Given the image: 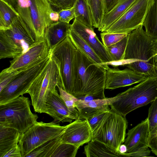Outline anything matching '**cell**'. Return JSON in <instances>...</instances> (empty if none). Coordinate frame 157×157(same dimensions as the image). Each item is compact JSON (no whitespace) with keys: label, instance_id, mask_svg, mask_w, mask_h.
<instances>
[{"label":"cell","instance_id":"1","mask_svg":"<svg viewBox=\"0 0 157 157\" xmlns=\"http://www.w3.org/2000/svg\"><path fill=\"white\" fill-rule=\"evenodd\" d=\"M143 26H140L128 34L123 59L125 61V66L128 68L147 77L152 76L156 43L147 35Z\"/></svg>","mask_w":157,"mask_h":157},{"label":"cell","instance_id":"2","mask_svg":"<svg viewBox=\"0 0 157 157\" xmlns=\"http://www.w3.org/2000/svg\"><path fill=\"white\" fill-rule=\"evenodd\" d=\"M157 97V78L153 76L113 97L109 106L111 109L126 117L136 109L152 102Z\"/></svg>","mask_w":157,"mask_h":157},{"label":"cell","instance_id":"3","mask_svg":"<svg viewBox=\"0 0 157 157\" xmlns=\"http://www.w3.org/2000/svg\"><path fill=\"white\" fill-rule=\"evenodd\" d=\"M30 106L29 98L23 95L0 104V125L24 133L37 122L38 117L32 113Z\"/></svg>","mask_w":157,"mask_h":157},{"label":"cell","instance_id":"4","mask_svg":"<svg viewBox=\"0 0 157 157\" xmlns=\"http://www.w3.org/2000/svg\"><path fill=\"white\" fill-rule=\"evenodd\" d=\"M53 10L48 0H18L16 8L36 41L44 39L45 29L53 23L50 14Z\"/></svg>","mask_w":157,"mask_h":157},{"label":"cell","instance_id":"5","mask_svg":"<svg viewBox=\"0 0 157 157\" xmlns=\"http://www.w3.org/2000/svg\"><path fill=\"white\" fill-rule=\"evenodd\" d=\"M128 125L126 117L110 109L92 130V140L103 142L118 152L124 141Z\"/></svg>","mask_w":157,"mask_h":157},{"label":"cell","instance_id":"6","mask_svg":"<svg viewBox=\"0 0 157 157\" xmlns=\"http://www.w3.org/2000/svg\"><path fill=\"white\" fill-rule=\"evenodd\" d=\"M60 83L58 68L51 58L48 65L27 92L30 96L32 104L36 112L46 113L45 104L48 98Z\"/></svg>","mask_w":157,"mask_h":157},{"label":"cell","instance_id":"7","mask_svg":"<svg viewBox=\"0 0 157 157\" xmlns=\"http://www.w3.org/2000/svg\"><path fill=\"white\" fill-rule=\"evenodd\" d=\"M50 55L21 70L13 79L0 92V104L27 93L34 82L48 64Z\"/></svg>","mask_w":157,"mask_h":157},{"label":"cell","instance_id":"8","mask_svg":"<svg viewBox=\"0 0 157 157\" xmlns=\"http://www.w3.org/2000/svg\"><path fill=\"white\" fill-rule=\"evenodd\" d=\"M67 125L61 126L54 122L45 123L37 122L22 134L18 144L22 157L45 142L61 136Z\"/></svg>","mask_w":157,"mask_h":157},{"label":"cell","instance_id":"9","mask_svg":"<svg viewBox=\"0 0 157 157\" xmlns=\"http://www.w3.org/2000/svg\"><path fill=\"white\" fill-rule=\"evenodd\" d=\"M76 50L68 35L50 50L51 58L57 65L59 71L60 83L58 86L71 94L73 61Z\"/></svg>","mask_w":157,"mask_h":157},{"label":"cell","instance_id":"10","mask_svg":"<svg viewBox=\"0 0 157 157\" xmlns=\"http://www.w3.org/2000/svg\"><path fill=\"white\" fill-rule=\"evenodd\" d=\"M154 0H136L126 12L104 32L128 34L143 25Z\"/></svg>","mask_w":157,"mask_h":157},{"label":"cell","instance_id":"11","mask_svg":"<svg viewBox=\"0 0 157 157\" xmlns=\"http://www.w3.org/2000/svg\"><path fill=\"white\" fill-rule=\"evenodd\" d=\"M50 54V50L46 41H36L25 52L10 61L9 67L5 69L8 72L18 71L26 68L46 57Z\"/></svg>","mask_w":157,"mask_h":157},{"label":"cell","instance_id":"12","mask_svg":"<svg viewBox=\"0 0 157 157\" xmlns=\"http://www.w3.org/2000/svg\"><path fill=\"white\" fill-rule=\"evenodd\" d=\"M106 69L105 89L113 90L129 86L140 82L148 77L128 68L120 70L108 66Z\"/></svg>","mask_w":157,"mask_h":157},{"label":"cell","instance_id":"13","mask_svg":"<svg viewBox=\"0 0 157 157\" xmlns=\"http://www.w3.org/2000/svg\"><path fill=\"white\" fill-rule=\"evenodd\" d=\"M71 28L84 39L103 63L113 61L106 47L99 39L93 27L87 26L75 18Z\"/></svg>","mask_w":157,"mask_h":157},{"label":"cell","instance_id":"14","mask_svg":"<svg viewBox=\"0 0 157 157\" xmlns=\"http://www.w3.org/2000/svg\"><path fill=\"white\" fill-rule=\"evenodd\" d=\"M66 125L61 136L62 142L80 147L92 140V131L86 120H75Z\"/></svg>","mask_w":157,"mask_h":157},{"label":"cell","instance_id":"15","mask_svg":"<svg viewBox=\"0 0 157 157\" xmlns=\"http://www.w3.org/2000/svg\"><path fill=\"white\" fill-rule=\"evenodd\" d=\"M92 61H93L77 49L73 61L72 94L78 98L83 97L87 67Z\"/></svg>","mask_w":157,"mask_h":157},{"label":"cell","instance_id":"16","mask_svg":"<svg viewBox=\"0 0 157 157\" xmlns=\"http://www.w3.org/2000/svg\"><path fill=\"white\" fill-rule=\"evenodd\" d=\"M46 113L51 116L57 122H72L79 119V117L67 107L55 90L48 96L46 102Z\"/></svg>","mask_w":157,"mask_h":157},{"label":"cell","instance_id":"17","mask_svg":"<svg viewBox=\"0 0 157 157\" xmlns=\"http://www.w3.org/2000/svg\"><path fill=\"white\" fill-rule=\"evenodd\" d=\"M0 30H2L15 44L22 48L24 53L36 42L31 31L20 16L9 28Z\"/></svg>","mask_w":157,"mask_h":157},{"label":"cell","instance_id":"18","mask_svg":"<svg viewBox=\"0 0 157 157\" xmlns=\"http://www.w3.org/2000/svg\"><path fill=\"white\" fill-rule=\"evenodd\" d=\"M127 135L124 142L127 147V153L133 152L141 148L148 147L150 131L147 118L129 130Z\"/></svg>","mask_w":157,"mask_h":157},{"label":"cell","instance_id":"19","mask_svg":"<svg viewBox=\"0 0 157 157\" xmlns=\"http://www.w3.org/2000/svg\"><path fill=\"white\" fill-rule=\"evenodd\" d=\"M113 97L94 99L85 101L78 99L75 103L79 119L86 120L94 115L102 112H109V108Z\"/></svg>","mask_w":157,"mask_h":157},{"label":"cell","instance_id":"20","mask_svg":"<svg viewBox=\"0 0 157 157\" xmlns=\"http://www.w3.org/2000/svg\"><path fill=\"white\" fill-rule=\"evenodd\" d=\"M71 25L58 21L51 24L45 29L44 39L50 50L64 40L68 35Z\"/></svg>","mask_w":157,"mask_h":157},{"label":"cell","instance_id":"21","mask_svg":"<svg viewBox=\"0 0 157 157\" xmlns=\"http://www.w3.org/2000/svg\"><path fill=\"white\" fill-rule=\"evenodd\" d=\"M136 0H120L109 11L105 13L98 30L104 32L119 18Z\"/></svg>","mask_w":157,"mask_h":157},{"label":"cell","instance_id":"22","mask_svg":"<svg viewBox=\"0 0 157 157\" xmlns=\"http://www.w3.org/2000/svg\"><path fill=\"white\" fill-rule=\"evenodd\" d=\"M21 135L14 128L0 125V157L18 144Z\"/></svg>","mask_w":157,"mask_h":157},{"label":"cell","instance_id":"23","mask_svg":"<svg viewBox=\"0 0 157 157\" xmlns=\"http://www.w3.org/2000/svg\"><path fill=\"white\" fill-rule=\"evenodd\" d=\"M83 153L87 157H122L118 152L96 140H92L87 143L84 147Z\"/></svg>","mask_w":157,"mask_h":157},{"label":"cell","instance_id":"24","mask_svg":"<svg viewBox=\"0 0 157 157\" xmlns=\"http://www.w3.org/2000/svg\"><path fill=\"white\" fill-rule=\"evenodd\" d=\"M24 53L22 48L10 39L0 30V59H14Z\"/></svg>","mask_w":157,"mask_h":157},{"label":"cell","instance_id":"25","mask_svg":"<svg viewBox=\"0 0 157 157\" xmlns=\"http://www.w3.org/2000/svg\"><path fill=\"white\" fill-rule=\"evenodd\" d=\"M68 36L77 49L88 57L95 63L98 64L103 63L84 39L71 28L69 31Z\"/></svg>","mask_w":157,"mask_h":157},{"label":"cell","instance_id":"26","mask_svg":"<svg viewBox=\"0 0 157 157\" xmlns=\"http://www.w3.org/2000/svg\"><path fill=\"white\" fill-rule=\"evenodd\" d=\"M19 16L12 6L4 0H0V29L9 28Z\"/></svg>","mask_w":157,"mask_h":157},{"label":"cell","instance_id":"27","mask_svg":"<svg viewBox=\"0 0 157 157\" xmlns=\"http://www.w3.org/2000/svg\"><path fill=\"white\" fill-rule=\"evenodd\" d=\"M143 25L147 35L154 41L157 42V0L149 9Z\"/></svg>","mask_w":157,"mask_h":157},{"label":"cell","instance_id":"28","mask_svg":"<svg viewBox=\"0 0 157 157\" xmlns=\"http://www.w3.org/2000/svg\"><path fill=\"white\" fill-rule=\"evenodd\" d=\"M73 7L75 18L87 26L93 27L92 14L86 0H76Z\"/></svg>","mask_w":157,"mask_h":157},{"label":"cell","instance_id":"29","mask_svg":"<svg viewBox=\"0 0 157 157\" xmlns=\"http://www.w3.org/2000/svg\"><path fill=\"white\" fill-rule=\"evenodd\" d=\"M61 136L50 140L42 144L32 151L25 157H51L53 152L62 142Z\"/></svg>","mask_w":157,"mask_h":157},{"label":"cell","instance_id":"30","mask_svg":"<svg viewBox=\"0 0 157 157\" xmlns=\"http://www.w3.org/2000/svg\"><path fill=\"white\" fill-rule=\"evenodd\" d=\"M87 3L92 16L93 27L98 29L105 14V0H88Z\"/></svg>","mask_w":157,"mask_h":157},{"label":"cell","instance_id":"31","mask_svg":"<svg viewBox=\"0 0 157 157\" xmlns=\"http://www.w3.org/2000/svg\"><path fill=\"white\" fill-rule=\"evenodd\" d=\"M128 34L119 41L106 47L113 61L123 59L128 40Z\"/></svg>","mask_w":157,"mask_h":157},{"label":"cell","instance_id":"32","mask_svg":"<svg viewBox=\"0 0 157 157\" xmlns=\"http://www.w3.org/2000/svg\"><path fill=\"white\" fill-rule=\"evenodd\" d=\"M79 148L69 143L61 142L51 157H75Z\"/></svg>","mask_w":157,"mask_h":157},{"label":"cell","instance_id":"33","mask_svg":"<svg viewBox=\"0 0 157 157\" xmlns=\"http://www.w3.org/2000/svg\"><path fill=\"white\" fill-rule=\"evenodd\" d=\"M60 96L68 108L72 112L79 117V112L75 106V103L78 99L73 95L67 92L61 87L58 86Z\"/></svg>","mask_w":157,"mask_h":157},{"label":"cell","instance_id":"34","mask_svg":"<svg viewBox=\"0 0 157 157\" xmlns=\"http://www.w3.org/2000/svg\"><path fill=\"white\" fill-rule=\"evenodd\" d=\"M128 34L123 33L103 32L100 33V36L102 43L106 48L119 41Z\"/></svg>","mask_w":157,"mask_h":157},{"label":"cell","instance_id":"35","mask_svg":"<svg viewBox=\"0 0 157 157\" xmlns=\"http://www.w3.org/2000/svg\"><path fill=\"white\" fill-rule=\"evenodd\" d=\"M147 118L150 132L157 126V97L149 108Z\"/></svg>","mask_w":157,"mask_h":157},{"label":"cell","instance_id":"36","mask_svg":"<svg viewBox=\"0 0 157 157\" xmlns=\"http://www.w3.org/2000/svg\"><path fill=\"white\" fill-rule=\"evenodd\" d=\"M19 71L8 72L5 69L0 73V92L2 91L13 79Z\"/></svg>","mask_w":157,"mask_h":157},{"label":"cell","instance_id":"37","mask_svg":"<svg viewBox=\"0 0 157 157\" xmlns=\"http://www.w3.org/2000/svg\"><path fill=\"white\" fill-rule=\"evenodd\" d=\"M76 0H48L51 6L59 10H66L72 8Z\"/></svg>","mask_w":157,"mask_h":157},{"label":"cell","instance_id":"38","mask_svg":"<svg viewBox=\"0 0 157 157\" xmlns=\"http://www.w3.org/2000/svg\"><path fill=\"white\" fill-rule=\"evenodd\" d=\"M59 15V21L67 23L75 18V15L73 7L66 10H62L57 11Z\"/></svg>","mask_w":157,"mask_h":157},{"label":"cell","instance_id":"39","mask_svg":"<svg viewBox=\"0 0 157 157\" xmlns=\"http://www.w3.org/2000/svg\"><path fill=\"white\" fill-rule=\"evenodd\" d=\"M146 147L132 152L126 153L121 155L122 157H147L150 155V151Z\"/></svg>","mask_w":157,"mask_h":157},{"label":"cell","instance_id":"40","mask_svg":"<svg viewBox=\"0 0 157 157\" xmlns=\"http://www.w3.org/2000/svg\"><path fill=\"white\" fill-rule=\"evenodd\" d=\"M107 112H102L98 113L93 115L86 119L92 131L99 122Z\"/></svg>","mask_w":157,"mask_h":157},{"label":"cell","instance_id":"41","mask_svg":"<svg viewBox=\"0 0 157 157\" xmlns=\"http://www.w3.org/2000/svg\"><path fill=\"white\" fill-rule=\"evenodd\" d=\"M3 157H22L21 151L18 144L8 151Z\"/></svg>","mask_w":157,"mask_h":157},{"label":"cell","instance_id":"42","mask_svg":"<svg viewBox=\"0 0 157 157\" xmlns=\"http://www.w3.org/2000/svg\"><path fill=\"white\" fill-rule=\"evenodd\" d=\"M148 147L151 148L152 152L157 156V134L150 135Z\"/></svg>","mask_w":157,"mask_h":157},{"label":"cell","instance_id":"43","mask_svg":"<svg viewBox=\"0 0 157 157\" xmlns=\"http://www.w3.org/2000/svg\"><path fill=\"white\" fill-rule=\"evenodd\" d=\"M120 0H105V14L110 10Z\"/></svg>","mask_w":157,"mask_h":157},{"label":"cell","instance_id":"44","mask_svg":"<svg viewBox=\"0 0 157 157\" xmlns=\"http://www.w3.org/2000/svg\"><path fill=\"white\" fill-rule=\"evenodd\" d=\"M127 149L126 146L124 144H122L119 147L118 152L121 155L123 154L127 153Z\"/></svg>","mask_w":157,"mask_h":157},{"label":"cell","instance_id":"45","mask_svg":"<svg viewBox=\"0 0 157 157\" xmlns=\"http://www.w3.org/2000/svg\"><path fill=\"white\" fill-rule=\"evenodd\" d=\"M11 6H12L16 10L17 7L18 0H4ZM17 11V10H16Z\"/></svg>","mask_w":157,"mask_h":157},{"label":"cell","instance_id":"46","mask_svg":"<svg viewBox=\"0 0 157 157\" xmlns=\"http://www.w3.org/2000/svg\"><path fill=\"white\" fill-rule=\"evenodd\" d=\"M155 66L157 67V45L155 48Z\"/></svg>","mask_w":157,"mask_h":157},{"label":"cell","instance_id":"47","mask_svg":"<svg viewBox=\"0 0 157 157\" xmlns=\"http://www.w3.org/2000/svg\"><path fill=\"white\" fill-rule=\"evenodd\" d=\"M157 134V126L150 132V135H153Z\"/></svg>","mask_w":157,"mask_h":157},{"label":"cell","instance_id":"48","mask_svg":"<svg viewBox=\"0 0 157 157\" xmlns=\"http://www.w3.org/2000/svg\"><path fill=\"white\" fill-rule=\"evenodd\" d=\"M154 75L157 78V67L156 66L155 67Z\"/></svg>","mask_w":157,"mask_h":157},{"label":"cell","instance_id":"49","mask_svg":"<svg viewBox=\"0 0 157 157\" xmlns=\"http://www.w3.org/2000/svg\"><path fill=\"white\" fill-rule=\"evenodd\" d=\"M86 0V1H87V0Z\"/></svg>","mask_w":157,"mask_h":157},{"label":"cell","instance_id":"50","mask_svg":"<svg viewBox=\"0 0 157 157\" xmlns=\"http://www.w3.org/2000/svg\"><path fill=\"white\" fill-rule=\"evenodd\" d=\"M156 44L157 45V42H156Z\"/></svg>","mask_w":157,"mask_h":157}]
</instances>
